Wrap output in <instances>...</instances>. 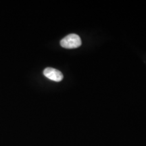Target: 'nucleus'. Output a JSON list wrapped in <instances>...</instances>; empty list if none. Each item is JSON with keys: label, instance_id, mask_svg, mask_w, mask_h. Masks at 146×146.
Listing matches in <instances>:
<instances>
[{"label": "nucleus", "instance_id": "obj_1", "mask_svg": "<svg viewBox=\"0 0 146 146\" xmlns=\"http://www.w3.org/2000/svg\"><path fill=\"white\" fill-rule=\"evenodd\" d=\"M60 45L64 48L74 49L80 47L81 45V39L80 36L76 34H70L65 36L60 41Z\"/></svg>", "mask_w": 146, "mask_h": 146}, {"label": "nucleus", "instance_id": "obj_2", "mask_svg": "<svg viewBox=\"0 0 146 146\" xmlns=\"http://www.w3.org/2000/svg\"><path fill=\"white\" fill-rule=\"evenodd\" d=\"M43 74L47 78L56 82H60L63 79V74L60 71L53 68H46L43 71Z\"/></svg>", "mask_w": 146, "mask_h": 146}]
</instances>
